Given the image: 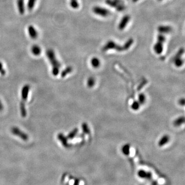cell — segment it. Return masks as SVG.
I'll return each mask as SVG.
<instances>
[{
	"instance_id": "obj_1",
	"label": "cell",
	"mask_w": 185,
	"mask_h": 185,
	"mask_svg": "<svg viewBox=\"0 0 185 185\" xmlns=\"http://www.w3.org/2000/svg\"><path fill=\"white\" fill-rule=\"evenodd\" d=\"M46 56L52 65V74L54 76L58 75L59 73L60 63L57 59L54 51L51 49L47 50L46 51Z\"/></svg>"
},
{
	"instance_id": "obj_2",
	"label": "cell",
	"mask_w": 185,
	"mask_h": 185,
	"mask_svg": "<svg viewBox=\"0 0 185 185\" xmlns=\"http://www.w3.org/2000/svg\"><path fill=\"white\" fill-rule=\"evenodd\" d=\"M11 132L14 135L19 137L22 139L23 141H27L28 139V136L26 133L24 132L23 131L20 130L18 127H13L11 128Z\"/></svg>"
},
{
	"instance_id": "obj_3",
	"label": "cell",
	"mask_w": 185,
	"mask_h": 185,
	"mask_svg": "<svg viewBox=\"0 0 185 185\" xmlns=\"http://www.w3.org/2000/svg\"><path fill=\"white\" fill-rule=\"evenodd\" d=\"M30 86L28 84H26L24 86H23L22 89L21 96L22 99V102L25 103L28 96V93L30 92Z\"/></svg>"
},
{
	"instance_id": "obj_4",
	"label": "cell",
	"mask_w": 185,
	"mask_h": 185,
	"mask_svg": "<svg viewBox=\"0 0 185 185\" xmlns=\"http://www.w3.org/2000/svg\"><path fill=\"white\" fill-rule=\"evenodd\" d=\"M28 31L30 38L33 39H36V38H37L38 36V32L37 31L36 28L33 26L30 25L28 27Z\"/></svg>"
},
{
	"instance_id": "obj_5",
	"label": "cell",
	"mask_w": 185,
	"mask_h": 185,
	"mask_svg": "<svg viewBox=\"0 0 185 185\" xmlns=\"http://www.w3.org/2000/svg\"><path fill=\"white\" fill-rule=\"evenodd\" d=\"M137 175L139 178H141V179H150L152 176L151 173L149 172H146L143 170H139L137 172Z\"/></svg>"
},
{
	"instance_id": "obj_6",
	"label": "cell",
	"mask_w": 185,
	"mask_h": 185,
	"mask_svg": "<svg viewBox=\"0 0 185 185\" xmlns=\"http://www.w3.org/2000/svg\"><path fill=\"white\" fill-rule=\"evenodd\" d=\"M58 139L60 141L61 144L64 146L65 147H69V144H68V140L66 137H65L64 134L62 133H60L58 134Z\"/></svg>"
},
{
	"instance_id": "obj_7",
	"label": "cell",
	"mask_w": 185,
	"mask_h": 185,
	"mask_svg": "<svg viewBox=\"0 0 185 185\" xmlns=\"http://www.w3.org/2000/svg\"><path fill=\"white\" fill-rule=\"evenodd\" d=\"M17 5L20 14L23 15L25 12L24 8V0H17Z\"/></svg>"
},
{
	"instance_id": "obj_8",
	"label": "cell",
	"mask_w": 185,
	"mask_h": 185,
	"mask_svg": "<svg viewBox=\"0 0 185 185\" xmlns=\"http://www.w3.org/2000/svg\"><path fill=\"white\" fill-rule=\"evenodd\" d=\"M31 51H32V54L35 56H39L41 54V50L40 46H38L37 45H34L32 46Z\"/></svg>"
},
{
	"instance_id": "obj_9",
	"label": "cell",
	"mask_w": 185,
	"mask_h": 185,
	"mask_svg": "<svg viewBox=\"0 0 185 185\" xmlns=\"http://www.w3.org/2000/svg\"><path fill=\"white\" fill-rule=\"evenodd\" d=\"M20 113L23 117H25L26 116L27 112L25 107V103L22 102L20 103Z\"/></svg>"
},
{
	"instance_id": "obj_10",
	"label": "cell",
	"mask_w": 185,
	"mask_h": 185,
	"mask_svg": "<svg viewBox=\"0 0 185 185\" xmlns=\"http://www.w3.org/2000/svg\"><path fill=\"white\" fill-rule=\"evenodd\" d=\"M130 147L129 145H124L122 146L121 148V151L122 153L124 154L125 155H128L130 154Z\"/></svg>"
},
{
	"instance_id": "obj_11",
	"label": "cell",
	"mask_w": 185,
	"mask_h": 185,
	"mask_svg": "<svg viewBox=\"0 0 185 185\" xmlns=\"http://www.w3.org/2000/svg\"><path fill=\"white\" fill-rule=\"evenodd\" d=\"M169 140V137L168 135H164L162 138L160 139V141L159 142V146H162L166 144L168 142Z\"/></svg>"
},
{
	"instance_id": "obj_12",
	"label": "cell",
	"mask_w": 185,
	"mask_h": 185,
	"mask_svg": "<svg viewBox=\"0 0 185 185\" xmlns=\"http://www.w3.org/2000/svg\"><path fill=\"white\" fill-rule=\"evenodd\" d=\"M36 2V0H28V3H27L28 10H32L33 9Z\"/></svg>"
},
{
	"instance_id": "obj_13",
	"label": "cell",
	"mask_w": 185,
	"mask_h": 185,
	"mask_svg": "<svg viewBox=\"0 0 185 185\" xmlns=\"http://www.w3.org/2000/svg\"><path fill=\"white\" fill-rule=\"evenodd\" d=\"M72 71V68L71 67H68L66 68V69H65L63 71L62 73H61V76L62 77H65V76H66L68 75V73H71Z\"/></svg>"
},
{
	"instance_id": "obj_14",
	"label": "cell",
	"mask_w": 185,
	"mask_h": 185,
	"mask_svg": "<svg viewBox=\"0 0 185 185\" xmlns=\"http://www.w3.org/2000/svg\"><path fill=\"white\" fill-rule=\"evenodd\" d=\"M100 62L97 58H94L92 60V65L95 68H97L99 66Z\"/></svg>"
},
{
	"instance_id": "obj_15",
	"label": "cell",
	"mask_w": 185,
	"mask_h": 185,
	"mask_svg": "<svg viewBox=\"0 0 185 185\" xmlns=\"http://www.w3.org/2000/svg\"><path fill=\"white\" fill-rule=\"evenodd\" d=\"M77 133V129H74V130L72 131L71 132L69 133L68 135V138L72 139L76 136V134Z\"/></svg>"
},
{
	"instance_id": "obj_16",
	"label": "cell",
	"mask_w": 185,
	"mask_h": 185,
	"mask_svg": "<svg viewBox=\"0 0 185 185\" xmlns=\"http://www.w3.org/2000/svg\"><path fill=\"white\" fill-rule=\"evenodd\" d=\"M139 103H144L145 100V96L143 94H141L139 96Z\"/></svg>"
},
{
	"instance_id": "obj_17",
	"label": "cell",
	"mask_w": 185,
	"mask_h": 185,
	"mask_svg": "<svg viewBox=\"0 0 185 185\" xmlns=\"http://www.w3.org/2000/svg\"><path fill=\"white\" fill-rule=\"evenodd\" d=\"M95 81L94 78H89L88 80V85L89 87H92L95 84Z\"/></svg>"
},
{
	"instance_id": "obj_18",
	"label": "cell",
	"mask_w": 185,
	"mask_h": 185,
	"mask_svg": "<svg viewBox=\"0 0 185 185\" xmlns=\"http://www.w3.org/2000/svg\"><path fill=\"white\" fill-rule=\"evenodd\" d=\"M139 105H140L139 103L136 101V102L133 103L132 106H131L132 107L133 109L136 110L138 109Z\"/></svg>"
},
{
	"instance_id": "obj_19",
	"label": "cell",
	"mask_w": 185,
	"mask_h": 185,
	"mask_svg": "<svg viewBox=\"0 0 185 185\" xmlns=\"http://www.w3.org/2000/svg\"><path fill=\"white\" fill-rule=\"evenodd\" d=\"M0 73L1 74L4 76L5 75V73H6V71H5V69L3 68V65L1 62H0Z\"/></svg>"
},
{
	"instance_id": "obj_20",
	"label": "cell",
	"mask_w": 185,
	"mask_h": 185,
	"mask_svg": "<svg viewBox=\"0 0 185 185\" xmlns=\"http://www.w3.org/2000/svg\"><path fill=\"white\" fill-rule=\"evenodd\" d=\"M182 121H184L183 120V119H182L181 118H179V119H177L175 121V124H176V126H180V124H182Z\"/></svg>"
},
{
	"instance_id": "obj_21",
	"label": "cell",
	"mask_w": 185,
	"mask_h": 185,
	"mask_svg": "<svg viewBox=\"0 0 185 185\" xmlns=\"http://www.w3.org/2000/svg\"><path fill=\"white\" fill-rule=\"evenodd\" d=\"M4 109L3 104L2 103V102L1 100H0V112L2 111Z\"/></svg>"
}]
</instances>
